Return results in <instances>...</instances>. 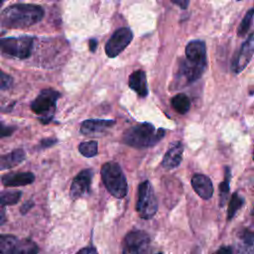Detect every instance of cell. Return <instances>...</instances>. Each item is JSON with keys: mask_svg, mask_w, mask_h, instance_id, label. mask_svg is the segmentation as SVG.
Returning a JSON list of instances; mask_svg holds the SVG:
<instances>
[{"mask_svg": "<svg viewBox=\"0 0 254 254\" xmlns=\"http://www.w3.org/2000/svg\"><path fill=\"white\" fill-rule=\"evenodd\" d=\"M206 67V50L202 41L194 40L186 47V59L180 64L176 76L177 88L198 79Z\"/></svg>", "mask_w": 254, "mask_h": 254, "instance_id": "1", "label": "cell"}, {"mask_svg": "<svg viewBox=\"0 0 254 254\" xmlns=\"http://www.w3.org/2000/svg\"><path fill=\"white\" fill-rule=\"evenodd\" d=\"M44 9L34 4H15L7 7L0 16V24L4 28L23 29L40 22L44 17Z\"/></svg>", "mask_w": 254, "mask_h": 254, "instance_id": "2", "label": "cell"}, {"mask_svg": "<svg viewBox=\"0 0 254 254\" xmlns=\"http://www.w3.org/2000/svg\"><path fill=\"white\" fill-rule=\"evenodd\" d=\"M164 136V129H156L153 124L143 122L126 129L123 133L122 141L128 146L143 149L155 146Z\"/></svg>", "mask_w": 254, "mask_h": 254, "instance_id": "3", "label": "cell"}, {"mask_svg": "<svg viewBox=\"0 0 254 254\" xmlns=\"http://www.w3.org/2000/svg\"><path fill=\"white\" fill-rule=\"evenodd\" d=\"M102 183L108 192L116 198H123L128 191V184L121 167L116 162H107L100 171Z\"/></svg>", "mask_w": 254, "mask_h": 254, "instance_id": "4", "label": "cell"}, {"mask_svg": "<svg viewBox=\"0 0 254 254\" xmlns=\"http://www.w3.org/2000/svg\"><path fill=\"white\" fill-rule=\"evenodd\" d=\"M60 96L61 94L59 91L52 88H46L43 89L31 103L32 111L40 116V121L43 124H47L52 120Z\"/></svg>", "mask_w": 254, "mask_h": 254, "instance_id": "5", "label": "cell"}, {"mask_svg": "<svg viewBox=\"0 0 254 254\" xmlns=\"http://www.w3.org/2000/svg\"><path fill=\"white\" fill-rule=\"evenodd\" d=\"M136 211L143 219L152 218L158 210V200L153 186L149 181H144L138 188Z\"/></svg>", "mask_w": 254, "mask_h": 254, "instance_id": "6", "label": "cell"}, {"mask_svg": "<svg viewBox=\"0 0 254 254\" xmlns=\"http://www.w3.org/2000/svg\"><path fill=\"white\" fill-rule=\"evenodd\" d=\"M33 43V38L29 36L0 38V54L18 59H26L32 53Z\"/></svg>", "mask_w": 254, "mask_h": 254, "instance_id": "7", "label": "cell"}, {"mask_svg": "<svg viewBox=\"0 0 254 254\" xmlns=\"http://www.w3.org/2000/svg\"><path fill=\"white\" fill-rule=\"evenodd\" d=\"M150 237L146 231L134 229L123 240L122 254H150Z\"/></svg>", "mask_w": 254, "mask_h": 254, "instance_id": "8", "label": "cell"}, {"mask_svg": "<svg viewBox=\"0 0 254 254\" xmlns=\"http://www.w3.org/2000/svg\"><path fill=\"white\" fill-rule=\"evenodd\" d=\"M133 34L129 28L123 27L116 30L105 45V53L109 58L117 57L131 43Z\"/></svg>", "mask_w": 254, "mask_h": 254, "instance_id": "9", "label": "cell"}, {"mask_svg": "<svg viewBox=\"0 0 254 254\" xmlns=\"http://www.w3.org/2000/svg\"><path fill=\"white\" fill-rule=\"evenodd\" d=\"M92 176L91 169H84L73 178L69 189V194L72 199H78L89 192Z\"/></svg>", "mask_w": 254, "mask_h": 254, "instance_id": "10", "label": "cell"}, {"mask_svg": "<svg viewBox=\"0 0 254 254\" xmlns=\"http://www.w3.org/2000/svg\"><path fill=\"white\" fill-rule=\"evenodd\" d=\"M253 50H254V40H253V34L251 33L246 40V42L243 43L240 50L238 51V54L234 57L232 64H231V70L234 73L241 72L245 66L249 64V62L252 59L253 56Z\"/></svg>", "mask_w": 254, "mask_h": 254, "instance_id": "11", "label": "cell"}, {"mask_svg": "<svg viewBox=\"0 0 254 254\" xmlns=\"http://www.w3.org/2000/svg\"><path fill=\"white\" fill-rule=\"evenodd\" d=\"M114 124L115 120L110 119H87L81 123L80 133L87 137H100Z\"/></svg>", "mask_w": 254, "mask_h": 254, "instance_id": "12", "label": "cell"}, {"mask_svg": "<svg viewBox=\"0 0 254 254\" xmlns=\"http://www.w3.org/2000/svg\"><path fill=\"white\" fill-rule=\"evenodd\" d=\"M183 153H184L183 143L181 141L173 142L163 158L162 167L165 170H172L177 168L183 160Z\"/></svg>", "mask_w": 254, "mask_h": 254, "instance_id": "13", "label": "cell"}, {"mask_svg": "<svg viewBox=\"0 0 254 254\" xmlns=\"http://www.w3.org/2000/svg\"><path fill=\"white\" fill-rule=\"evenodd\" d=\"M191 186L195 193L202 199H209L213 194V186L210 179L202 174H195L191 178Z\"/></svg>", "mask_w": 254, "mask_h": 254, "instance_id": "14", "label": "cell"}, {"mask_svg": "<svg viewBox=\"0 0 254 254\" xmlns=\"http://www.w3.org/2000/svg\"><path fill=\"white\" fill-rule=\"evenodd\" d=\"M129 87L134 90L139 96L146 97L148 95V86L145 71L138 69L133 71L128 79Z\"/></svg>", "mask_w": 254, "mask_h": 254, "instance_id": "15", "label": "cell"}, {"mask_svg": "<svg viewBox=\"0 0 254 254\" xmlns=\"http://www.w3.org/2000/svg\"><path fill=\"white\" fill-rule=\"evenodd\" d=\"M35 181V176L31 172L7 174L3 176L2 183L6 187H20L32 184Z\"/></svg>", "mask_w": 254, "mask_h": 254, "instance_id": "16", "label": "cell"}, {"mask_svg": "<svg viewBox=\"0 0 254 254\" xmlns=\"http://www.w3.org/2000/svg\"><path fill=\"white\" fill-rule=\"evenodd\" d=\"M26 158V154L22 149H16L6 155L0 156V170L11 169L21 164Z\"/></svg>", "mask_w": 254, "mask_h": 254, "instance_id": "17", "label": "cell"}, {"mask_svg": "<svg viewBox=\"0 0 254 254\" xmlns=\"http://www.w3.org/2000/svg\"><path fill=\"white\" fill-rule=\"evenodd\" d=\"M39 246L32 239L25 238L18 240L12 254H38Z\"/></svg>", "mask_w": 254, "mask_h": 254, "instance_id": "18", "label": "cell"}, {"mask_svg": "<svg viewBox=\"0 0 254 254\" xmlns=\"http://www.w3.org/2000/svg\"><path fill=\"white\" fill-rule=\"evenodd\" d=\"M224 180L219 184V206H224L228 195H229V190H230V178H231V172L228 167L224 168Z\"/></svg>", "mask_w": 254, "mask_h": 254, "instance_id": "19", "label": "cell"}, {"mask_svg": "<svg viewBox=\"0 0 254 254\" xmlns=\"http://www.w3.org/2000/svg\"><path fill=\"white\" fill-rule=\"evenodd\" d=\"M171 104L179 114H186L190 108V100L185 93L175 95L171 100Z\"/></svg>", "mask_w": 254, "mask_h": 254, "instance_id": "20", "label": "cell"}, {"mask_svg": "<svg viewBox=\"0 0 254 254\" xmlns=\"http://www.w3.org/2000/svg\"><path fill=\"white\" fill-rule=\"evenodd\" d=\"M18 240L13 235H0V254H12Z\"/></svg>", "mask_w": 254, "mask_h": 254, "instance_id": "21", "label": "cell"}, {"mask_svg": "<svg viewBox=\"0 0 254 254\" xmlns=\"http://www.w3.org/2000/svg\"><path fill=\"white\" fill-rule=\"evenodd\" d=\"M245 199L238 192H234L230 198L228 209H227V219L230 220L236 214V212L243 206Z\"/></svg>", "mask_w": 254, "mask_h": 254, "instance_id": "22", "label": "cell"}, {"mask_svg": "<svg viewBox=\"0 0 254 254\" xmlns=\"http://www.w3.org/2000/svg\"><path fill=\"white\" fill-rule=\"evenodd\" d=\"M78 151L83 157H86V158L94 157L98 152V143L95 140L81 142L78 145Z\"/></svg>", "mask_w": 254, "mask_h": 254, "instance_id": "23", "label": "cell"}, {"mask_svg": "<svg viewBox=\"0 0 254 254\" xmlns=\"http://www.w3.org/2000/svg\"><path fill=\"white\" fill-rule=\"evenodd\" d=\"M22 192L20 190H6L0 193V200L5 205L16 204L21 198Z\"/></svg>", "mask_w": 254, "mask_h": 254, "instance_id": "24", "label": "cell"}, {"mask_svg": "<svg viewBox=\"0 0 254 254\" xmlns=\"http://www.w3.org/2000/svg\"><path fill=\"white\" fill-rule=\"evenodd\" d=\"M253 12H254L253 8H250L248 10V12L245 14L239 27L237 28V35L239 37H243L250 29V27L252 25V21H253Z\"/></svg>", "mask_w": 254, "mask_h": 254, "instance_id": "25", "label": "cell"}, {"mask_svg": "<svg viewBox=\"0 0 254 254\" xmlns=\"http://www.w3.org/2000/svg\"><path fill=\"white\" fill-rule=\"evenodd\" d=\"M13 79L12 77L0 70V89H8L12 85Z\"/></svg>", "mask_w": 254, "mask_h": 254, "instance_id": "26", "label": "cell"}, {"mask_svg": "<svg viewBox=\"0 0 254 254\" xmlns=\"http://www.w3.org/2000/svg\"><path fill=\"white\" fill-rule=\"evenodd\" d=\"M14 132V128L10 126H6L0 121V138L10 136Z\"/></svg>", "mask_w": 254, "mask_h": 254, "instance_id": "27", "label": "cell"}, {"mask_svg": "<svg viewBox=\"0 0 254 254\" xmlns=\"http://www.w3.org/2000/svg\"><path fill=\"white\" fill-rule=\"evenodd\" d=\"M56 143H58L57 139H55V138H46V139H43L40 142V147L41 148H49V147H52L53 145H55Z\"/></svg>", "mask_w": 254, "mask_h": 254, "instance_id": "28", "label": "cell"}, {"mask_svg": "<svg viewBox=\"0 0 254 254\" xmlns=\"http://www.w3.org/2000/svg\"><path fill=\"white\" fill-rule=\"evenodd\" d=\"M213 254H233V249L229 245L220 246Z\"/></svg>", "mask_w": 254, "mask_h": 254, "instance_id": "29", "label": "cell"}, {"mask_svg": "<svg viewBox=\"0 0 254 254\" xmlns=\"http://www.w3.org/2000/svg\"><path fill=\"white\" fill-rule=\"evenodd\" d=\"M76 254H97L96 249L92 246H87L84 248H81L76 252Z\"/></svg>", "mask_w": 254, "mask_h": 254, "instance_id": "30", "label": "cell"}, {"mask_svg": "<svg viewBox=\"0 0 254 254\" xmlns=\"http://www.w3.org/2000/svg\"><path fill=\"white\" fill-rule=\"evenodd\" d=\"M5 204L2 203V201L0 200V225L3 224L6 220V210H5Z\"/></svg>", "mask_w": 254, "mask_h": 254, "instance_id": "31", "label": "cell"}, {"mask_svg": "<svg viewBox=\"0 0 254 254\" xmlns=\"http://www.w3.org/2000/svg\"><path fill=\"white\" fill-rule=\"evenodd\" d=\"M172 3L176 4L177 6H179L182 9H187L190 3V0H171Z\"/></svg>", "mask_w": 254, "mask_h": 254, "instance_id": "32", "label": "cell"}, {"mask_svg": "<svg viewBox=\"0 0 254 254\" xmlns=\"http://www.w3.org/2000/svg\"><path fill=\"white\" fill-rule=\"evenodd\" d=\"M33 205H34L33 201H27V202H25V203L22 205V207H21V212H22V213H26Z\"/></svg>", "mask_w": 254, "mask_h": 254, "instance_id": "33", "label": "cell"}, {"mask_svg": "<svg viewBox=\"0 0 254 254\" xmlns=\"http://www.w3.org/2000/svg\"><path fill=\"white\" fill-rule=\"evenodd\" d=\"M96 46H97V41L94 40V39H91L89 41V48H90V51L91 52H94L96 50Z\"/></svg>", "mask_w": 254, "mask_h": 254, "instance_id": "34", "label": "cell"}, {"mask_svg": "<svg viewBox=\"0 0 254 254\" xmlns=\"http://www.w3.org/2000/svg\"><path fill=\"white\" fill-rule=\"evenodd\" d=\"M2 3H3V0H0V7H1V5H2Z\"/></svg>", "mask_w": 254, "mask_h": 254, "instance_id": "35", "label": "cell"}, {"mask_svg": "<svg viewBox=\"0 0 254 254\" xmlns=\"http://www.w3.org/2000/svg\"><path fill=\"white\" fill-rule=\"evenodd\" d=\"M155 254H163L162 252H157V253H155Z\"/></svg>", "mask_w": 254, "mask_h": 254, "instance_id": "36", "label": "cell"}, {"mask_svg": "<svg viewBox=\"0 0 254 254\" xmlns=\"http://www.w3.org/2000/svg\"><path fill=\"white\" fill-rule=\"evenodd\" d=\"M237 1H240V0H237Z\"/></svg>", "mask_w": 254, "mask_h": 254, "instance_id": "37", "label": "cell"}]
</instances>
